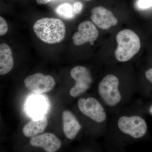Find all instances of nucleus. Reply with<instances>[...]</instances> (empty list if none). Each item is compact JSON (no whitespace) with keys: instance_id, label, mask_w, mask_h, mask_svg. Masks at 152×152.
<instances>
[{"instance_id":"nucleus-15","label":"nucleus","mask_w":152,"mask_h":152,"mask_svg":"<svg viewBox=\"0 0 152 152\" xmlns=\"http://www.w3.org/2000/svg\"><path fill=\"white\" fill-rule=\"evenodd\" d=\"M56 12L63 19L70 20L75 16L72 6L69 3H64L59 6L56 10Z\"/></svg>"},{"instance_id":"nucleus-16","label":"nucleus","mask_w":152,"mask_h":152,"mask_svg":"<svg viewBox=\"0 0 152 152\" xmlns=\"http://www.w3.org/2000/svg\"><path fill=\"white\" fill-rule=\"evenodd\" d=\"M8 31L7 23L5 19L0 16V36L5 34Z\"/></svg>"},{"instance_id":"nucleus-17","label":"nucleus","mask_w":152,"mask_h":152,"mask_svg":"<svg viewBox=\"0 0 152 152\" xmlns=\"http://www.w3.org/2000/svg\"><path fill=\"white\" fill-rule=\"evenodd\" d=\"M138 5L141 9L148 8L152 7V0H139Z\"/></svg>"},{"instance_id":"nucleus-6","label":"nucleus","mask_w":152,"mask_h":152,"mask_svg":"<svg viewBox=\"0 0 152 152\" xmlns=\"http://www.w3.org/2000/svg\"><path fill=\"white\" fill-rule=\"evenodd\" d=\"M70 74L75 82L69 91V94L72 98H77L84 95L92 88L96 81L89 69L84 66L74 67Z\"/></svg>"},{"instance_id":"nucleus-13","label":"nucleus","mask_w":152,"mask_h":152,"mask_svg":"<svg viewBox=\"0 0 152 152\" xmlns=\"http://www.w3.org/2000/svg\"><path fill=\"white\" fill-rule=\"evenodd\" d=\"M12 52L8 45L0 44V75L10 72L14 66Z\"/></svg>"},{"instance_id":"nucleus-1","label":"nucleus","mask_w":152,"mask_h":152,"mask_svg":"<svg viewBox=\"0 0 152 152\" xmlns=\"http://www.w3.org/2000/svg\"><path fill=\"white\" fill-rule=\"evenodd\" d=\"M111 115L104 137V147L108 151H125L128 146L146 135V121L137 112L132 103Z\"/></svg>"},{"instance_id":"nucleus-9","label":"nucleus","mask_w":152,"mask_h":152,"mask_svg":"<svg viewBox=\"0 0 152 152\" xmlns=\"http://www.w3.org/2000/svg\"><path fill=\"white\" fill-rule=\"evenodd\" d=\"M62 117L63 132L65 136L68 140H74L83 129L81 123L75 114L70 110H64Z\"/></svg>"},{"instance_id":"nucleus-19","label":"nucleus","mask_w":152,"mask_h":152,"mask_svg":"<svg viewBox=\"0 0 152 152\" xmlns=\"http://www.w3.org/2000/svg\"><path fill=\"white\" fill-rule=\"evenodd\" d=\"M145 77L147 82L152 86V68L148 69L145 72Z\"/></svg>"},{"instance_id":"nucleus-10","label":"nucleus","mask_w":152,"mask_h":152,"mask_svg":"<svg viewBox=\"0 0 152 152\" xmlns=\"http://www.w3.org/2000/svg\"><path fill=\"white\" fill-rule=\"evenodd\" d=\"M91 19L99 28L103 30L108 29L116 26L118 20L110 11L103 7H97L91 10Z\"/></svg>"},{"instance_id":"nucleus-21","label":"nucleus","mask_w":152,"mask_h":152,"mask_svg":"<svg viewBox=\"0 0 152 152\" xmlns=\"http://www.w3.org/2000/svg\"><path fill=\"white\" fill-rule=\"evenodd\" d=\"M148 112L152 115V104L149 106L148 108Z\"/></svg>"},{"instance_id":"nucleus-11","label":"nucleus","mask_w":152,"mask_h":152,"mask_svg":"<svg viewBox=\"0 0 152 152\" xmlns=\"http://www.w3.org/2000/svg\"><path fill=\"white\" fill-rule=\"evenodd\" d=\"M30 144L34 147L43 149L46 152H55L59 150L61 142L52 133H45L33 137L30 140Z\"/></svg>"},{"instance_id":"nucleus-4","label":"nucleus","mask_w":152,"mask_h":152,"mask_svg":"<svg viewBox=\"0 0 152 152\" xmlns=\"http://www.w3.org/2000/svg\"><path fill=\"white\" fill-rule=\"evenodd\" d=\"M33 29L37 37L47 44L61 42L65 37V25L59 19L43 18L39 19L35 23Z\"/></svg>"},{"instance_id":"nucleus-7","label":"nucleus","mask_w":152,"mask_h":152,"mask_svg":"<svg viewBox=\"0 0 152 152\" xmlns=\"http://www.w3.org/2000/svg\"><path fill=\"white\" fill-rule=\"evenodd\" d=\"M24 84L26 88L33 92L43 94L53 89L56 83L51 76L38 73L26 78Z\"/></svg>"},{"instance_id":"nucleus-5","label":"nucleus","mask_w":152,"mask_h":152,"mask_svg":"<svg viewBox=\"0 0 152 152\" xmlns=\"http://www.w3.org/2000/svg\"><path fill=\"white\" fill-rule=\"evenodd\" d=\"M116 39L118 47L115 51V57L118 62H129L138 53L140 49V38L132 30L121 31L117 34Z\"/></svg>"},{"instance_id":"nucleus-20","label":"nucleus","mask_w":152,"mask_h":152,"mask_svg":"<svg viewBox=\"0 0 152 152\" xmlns=\"http://www.w3.org/2000/svg\"><path fill=\"white\" fill-rule=\"evenodd\" d=\"M51 1L52 0H37V2L39 4H46Z\"/></svg>"},{"instance_id":"nucleus-8","label":"nucleus","mask_w":152,"mask_h":152,"mask_svg":"<svg viewBox=\"0 0 152 152\" xmlns=\"http://www.w3.org/2000/svg\"><path fill=\"white\" fill-rule=\"evenodd\" d=\"M99 34V31L94 24L89 21H86L79 25L78 31L74 34L72 39L74 44L77 46L82 45L87 42L93 45Z\"/></svg>"},{"instance_id":"nucleus-18","label":"nucleus","mask_w":152,"mask_h":152,"mask_svg":"<svg viewBox=\"0 0 152 152\" xmlns=\"http://www.w3.org/2000/svg\"><path fill=\"white\" fill-rule=\"evenodd\" d=\"M75 15H78L82 12L83 9V4L80 2H76L72 6Z\"/></svg>"},{"instance_id":"nucleus-2","label":"nucleus","mask_w":152,"mask_h":152,"mask_svg":"<svg viewBox=\"0 0 152 152\" xmlns=\"http://www.w3.org/2000/svg\"><path fill=\"white\" fill-rule=\"evenodd\" d=\"M93 88V93L112 114L132 103L137 85L129 75L111 72L96 80Z\"/></svg>"},{"instance_id":"nucleus-14","label":"nucleus","mask_w":152,"mask_h":152,"mask_svg":"<svg viewBox=\"0 0 152 152\" xmlns=\"http://www.w3.org/2000/svg\"><path fill=\"white\" fill-rule=\"evenodd\" d=\"M46 106L45 102L42 98L35 97L28 102V111L33 116L42 117L46 111Z\"/></svg>"},{"instance_id":"nucleus-12","label":"nucleus","mask_w":152,"mask_h":152,"mask_svg":"<svg viewBox=\"0 0 152 152\" xmlns=\"http://www.w3.org/2000/svg\"><path fill=\"white\" fill-rule=\"evenodd\" d=\"M48 124V119L45 117H38L25 125L22 131L25 137L32 138L43 132Z\"/></svg>"},{"instance_id":"nucleus-22","label":"nucleus","mask_w":152,"mask_h":152,"mask_svg":"<svg viewBox=\"0 0 152 152\" xmlns=\"http://www.w3.org/2000/svg\"><path fill=\"white\" fill-rule=\"evenodd\" d=\"M84 1H91V0H84Z\"/></svg>"},{"instance_id":"nucleus-3","label":"nucleus","mask_w":152,"mask_h":152,"mask_svg":"<svg viewBox=\"0 0 152 152\" xmlns=\"http://www.w3.org/2000/svg\"><path fill=\"white\" fill-rule=\"evenodd\" d=\"M77 107L86 118L88 134L94 140L104 137L108 124L109 113L103 104L94 94L78 100Z\"/></svg>"}]
</instances>
